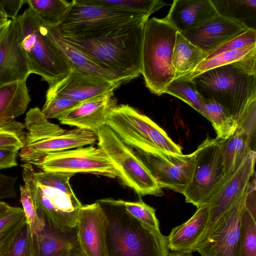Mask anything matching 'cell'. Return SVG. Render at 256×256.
Masks as SVG:
<instances>
[{
  "label": "cell",
  "instance_id": "28",
  "mask_svg": "<svg viewBox=\"0 0 256 256\" xmlns=\"http://www.w3.org/2000/svg\"><path fill=\"white\" fill-rule=\"evenodd\" d=\"M62 232H46L34 234L35 256H68L79 248L78 244L61 234Z\"/></svg>",
  "mask_w": 256,
  "mask_h": 256
},
{
  "label": "cell",
  "instance_id": "8",
  "mask_svg": "<svg viewBox=\"0 0 256 256\" xmlns=\"http://www.w3.org/2000/svg\"><path fill=\"white\" fill-rule=\"evenodd\" d=\"M24 186L28 188L40 216L56 230L66 233L75 228L78 213L82 206L76 196L38 181L34 167L22 165Z\"/></svg>",
  "mask_w": 256,
  "mask_h": 256
},
{
  "label": "cell",
  "instance_id": "9",
  "mask_svg": "<svg viewBox=\"0 0 256 256\" xmlns=\"http://www.w3.org/2000/svg\"><path fill=\"white\" fill-rule=\"evenodd\" d=\"M224 140L208 136L194 153L191 178L182 194L197 208L208 204L225 182L222 155Z\"/></svg>",
  "mask_w": 256,
  "mask_h": 256
},
{
  "label": "cell",
  "instance_id": "13",
  "mask_svg": "<svg viewBox=\"0 0 256 256\" xmlns=\"http://www.w3.org/2000/svg\"><path fill=\"white\" fill-rule=\"evenodd\" d=\"M138 158L161 188L183 194L192 177L194 153L175 154L160 150L137 151Z\"/></svg>",
  "mask_w": 256,
  "mask_h": 256
},
{
  "label": "cell",
  "instance_id": "15",
  "mask_svg": "<svg viewBox=\"0 0 256 256\" xmlns=\"http://www.w3.org/2000/svg\"><path fill=\"white\" fill-rule=\"evenodd\" d=\"M256 156L254 150L247 154L237 170L219 188L208 204L210 208L208 226L197 246L246 191L251 178L254 174Z\"/></svg>",
  "mask_w": 256,
  "mask_h": 256
},
{
  "label": "cell",
  "instance_id": "24",
  "mask_svg": "<svg viewBox=\"0 0 256 256\" xmlns=\"http://www.w3.org/2000/svg\"><path fill=\"white\" fill-rule=\"evenodd\" d=\"M30 98L26 81L0 85V127L24 114Z\"/></svg>",
  "mask_w": 256,
  "mask_h": 256
},
{
  "label": "cell",
  "instance_id": "7",
  "mask_svg": "<svg viewBox=\"0 0 256 256\" xmlns=\"http://www.w3.org/2000/svg\"><path fill=\"white\" fill-rule=\"evenodd\" d=\"M98 145L106 154L122 183L138 196L164 195L148 169L129 146L108 126L96 132Z\"/></svg>",
  "mask_w": 256,
  "mask_h": 256
},
{
  "label": "cell",
  "instance_id": "46",
  "mask_svg": "<svg viewBox=\"0 0 256 256\" xmlns=\"http://www.w3.org/2000/svg\"><path fill=\"white\" fill-rule=\"evenodd\" d=\"M10 22V20H9L8 22L4 24V25L0 26V40L2 37L4 33L6 32V30H7L9 24Z\"/></svg>",
  "mask_w": 256,
  "mask_h": 256
},
{
  "label": "cell",
  "instance_id": "6",
  "mask_svg": "<svg viewBox=\"0 0 256 256\" xmlns=\"http://www.w3.org/2000/svg\"><path fill=\"white\" fill-rule=\"evenodd\" d=\"M106 125L126 145L137 151L147 152L156 150L182 154V147L162 128L128 104L117 105L108 116Z\"/></svg>",
  "mask_w": 256,
  "mask_h": 256
},
{
  "label": "cell",
  "instance_id": "5",
  "mask_svg": "<svg viewBox=\"0 0 256 256\" xmlns=\"http://www.w3.org/2000/svg\"><path fill=\"white\" fill-rule=\"evenodd\" d=\"M177 30L165 18L148 19L144 30L142 72L146 86L160 96L174 80L172 64Z\"/></svg>",
  "mask_w": 256,
  "mask_h": 256
},
{
  "label": "cell",
  "instance_id": "23",
  "mask_svg": "<svg viewBox=\"0 0 256 256\" xmlns=\"http://www.w3.org/2000/svg\"><path fill=\"white\" fill-rule=\"evenodd\" d=\"M210 205L198 208L186 222L174 228L168 236V248L172 252L192 253L201 240L208 226Z\"/></svg>",
  "mask_w": 256,
  "mask_h": 256
},
{
  "label": "cell",
  "instance_id": "10",
  "mask_svg": "<svg viewBox=\"0 0 256 256\" xmlns=\"http://www.w3.org/2000/svg\"><path fill=\"white\" fill-rule=\"evenodd\" d=\"M27 132L19 156L22 161L37 166L48 154L72 150L98 142L96 132L75 128L60 134L51 125L31 123L26 126Z\"/></svg>",
  "mask_w": 256,
  "mask_h": 256
},
{
  "label": "cell",
  "instance_id": "49",
  "mask_svg": "<svg viewBox=\"0 0 256 256\" xmlns=\"http://www.w3.org/2000/svg\"></svg>",
  "mask_w": 256,
  "mask_h": 256
},
{
  "label": "cell",
  "instance_id": "35",
  "mask_svg": "<svg viewBox=\"0 0 256 256\" xmlns=\"http://www.w3.org/2000/svg\"><path fill=\"white\" fill-rule=\"evenodd\" d=\"M256 220L244 204L241 218L237 256H256Z\"/></svg>",
  "mask_w": 256,
  "mask_h": 256
},
{
  "label": "cell",
  "instance_id": "37",
  "mask_svg": "<svg viewBox=\"0 0 256 256\" xmlns=\"http://www.w3.org/2000/svg\"><path fill=\"white\" fill-rule=\"evenodd\" d=\"M20 188L22 209L24 212L26 222L32 233L36 234L44 231L46 222L40 216L28 188L24 185L20 186Z\"/></svg>",
  "mask_w": 256,
  "mask_h": 256
},
{
  "label": "cell",
  "instance_id": "30",
  "mask_svg": "<svg viewBox=\"0 0 256 256\" xmlns=\"http://www.w3.org/2000/svg\"><path fill=\"white\" fill-rule=\"evenodd\" d=\"M26 222L22 208L11 206L0 215V256H5Z\"/></svg>",
  "mask_w": 256,
  "mask_h": 256
},
{
  "label": "cell",
  "instance_id": "2",
  "mask_svg": "<svg viewBox=\"0 0 256 256\" xmlns=\"http://www.w3.org/2000/svg\"><path fill=\"white\" fill-rule=\"evenodd\" d=\"M256 56L192 78L199 93L222 105L239 124L256 105Z\"/></svg>",
  "mask_w": 256,
  "mask_h": 256
},
{
  "label": "cell",
  "instance_id": "21",
  "mask_svg": "<svg viewBox=\"0 0 256 256\" xmlns=\"http://www.w3.org/2000/svg\"><path fill=\"white\" fill-rule=\"evenodd\" d=\"M220 14L211 0H174L166 18L178 32L182 34Z\"/></svg>",
  "mask_w": 256,
  "mask_h": 256
},
{
  "label": "cell",
  "instance_id": "34",
  "mask_svg": "<svg viewBox=\"0 0 256 256\" xmlns=\"http://www.w3.org/2000/svg\"><path fill=\"white\" fill-rule=\"evenodd\" d=\"M98 202L112 206H122L129 214L144 224L160 230L159 222L156 215V209L146 204L140 198L136 202L106 198L99 200Z\"/></svg>",
  "mask_w": 256,
  "mask_h": 256
},
{
  "label": "cell",
  "instance_id": "22",
  "mask_svg": "<svg viewBox=\"0 0 256 256\" xmlns=\"http://www.w3.org/2000/svg\"><path fill=\"white\" fill-rule=\"evenodd\" d=\"M46 26L50 36L65 56L70 64L71 69L86 75L104 78L120 86L138 76L134 74L120 73L102 67L66 42L56 27Z\"/></svg>",
  "mask_w": 256,
  "mask_h": 256
},
{
  "label": "cell",
  "instance_id": "43",
  "mask_svg": "<svg viewBox=\"0 0 256 256\" xmlns=\"http://www.w3.org/2000/svg\"><path fill=\"white\" fill-rule=\"evenodd\" d=\"M18 151L7 148H0V170L16 166Z\"/></svg>",
  "mask_w": 256,
  "mask_h": 256
},
{
  "label": "cell",
  "instance_id": "48",
  "mask_svg": "<svg viewBox=\"0 0 256 256\" xmlns=\"http://www.w3.org/2000/svg\"><path fill=\"white\" fill-rule=\"evenodd\" d=\"M68 256H84L80 252V248L76 251L73 252Z\"/></svg>",
  "mask_w": 256,
  "mask_h": 256
},
{
  "label": "cell",
  "instance_id": "12",
  "mask_svg": "<svg viewBox=\"0 0 256 256\" xmlns=\"http://www.w3.org/2000/svg\"><path fill=\"white\" fill-rule=\"evenodd\" d=\"M36 167L45 172L91 174L112 178L118 176L104 151L93 145L50 153Z\"/></svg>",
  "mask_w": 256,
  "mask_h": 256
},
{
  "label": "cell",
  "instance_id": "4",
  "mask_svg": "<svg viewBox=\"0 0 256 256\" xmlns=\"http://www.w3.org/2000/svg\"><path fill=\"white\" fill-rule=\"evenodd\" d=\"M21 44L32 73L51 84L65 76L71 66L50 35L47 26L28 8L18 16Z\"/></svg>",
  "mask_w": 256,
  "mask_h": 256
},
{
  "label": "cell",
  "instance_id": "26",
  "mask_svg": "<svg viewBox=\"0 0 256 256\" xmlns=\"http://www.w3.org/2000/svg\"><path fill=\"white\" fill-rule=\"evenodd\" d=\"M181 34L177 32L173 51L172 64L176 78L188 74L208 56Z\"/></svg>",
  "mask_w": 256,
  "mask_h": 256
},
{
  "label": "cell",
  "instance_id": "33",
  "mask_svg": "<svg viewBox=\"0 0 256 256\" xmlns=\"http://www.w3.org/2000/svg\"><path fill=\"white\" fill-rule=\"evenodd\" d=\"M164 93L178 98L200 113L204 98L199 93L192 79L184 76L174 79L168 86Z\"/></svg>",
  "mask_w": 256,
  "mask_h": 256
},
{
  "label": "cell",
  "instance_id": "11",
  "mask_svg": "<svg viewBox=\"0 0 256 256\" xmlns=\"http://www.w3.org/2000/svg\"><path fill=\"white\" fill-rule=\"evenodd\" d=\"M148 16L73 0L68 15L56 27L62 34L83 36L140 20Z\"/></svg>",
  "mask_w": 256,
  "mask_h": 256
},
{
  "label": "cell",
  "instance_id": "40",
  "mask_svg": "<svg viewBox=\"0 0 256 256\" xmlns=\"http://www.w3.org/2000/svg\"><path fill=\"white\" fill-rule=\"evenodd\" d=\"M254 44H256V30L255 28H250L209 54L205 60H208L226 52Z\"/></svg>",
  "mask_w": 256,
  "mask_h": 256
},
{
  "label": "cell",
  "instance_id": "1",
  "mask_svg": "<svg viewBox=\"0 0 256 256\" xmlns=\"http://www.w3.org/2000/svg\"><path fill=\"white\" fill-rule=\"evenodd\" d=\"M148 20L146 18L87 36L60 34L66 42L102 67L139 76L144 34Z\"/></svg>",
  "mask_w": 256,
  "mask_h": 256
},
{
  "label": "cell",
  "instance_id": "44",
  "mask_svg": "<svg viewBox=\"0 0 256 256\" xmlns=\"http://www.w3.org/2000/svg\"><path fill=\"white\" fill-rule=\"evenodd\" d=\"M168 256H192V255L191 252H170Z\"/></svg>",
  "mask_w": 256,
  "mask_h": 256
},
{
  "label": "cell",
  "instance_id": "29",
  "mask_svg": "<svg viewBox=\"0 0 256 256\" xmlns=\"http://www.w3.org/2000/svg\"><path fill=\"white\" fill-rule=\"evenodd\" d=\"M28 8L46 25L58 27L68 15L73 0H26Z\"/></svg>",
  "mask_w": 256,
  "mask_h": 256
},
{
  "label": "cell",
  "instance_id": "41",
  "mask_svg": "<svg viewBox=\"0 0 256 256\" xmlns=\"http://www.w3.org/2000/svg\"><path fill=\"white\" fill-rule=\"evenodd\" d=\"M16 180V177L0 173V201L2 199L16 197L15 186Z\"/></svg>",
  "mask_w": 256,
  "mask_h": 256
},
{
  "label": "cell",
  "instance_id": "17",
  "mask_svg": "<svg viewBox=\"0 0 256 256\" xmlns=\"http://www.w3.org/2000/svg\"><path fill=\"white\" fill-rule=\"evenodd\" d=\"M46 96H56L82 102L114 93L120 86L98 77L71 69L64 78L48 85Z\"/></svg>",
  "mask_w": 256,
  "mask_h": 256
},
{
  "label": "cell",
  "instance_id": "3",
  "mask_svg": "<svg viewBox=\"0 0 256 256\" xmlns=\"http://www.w3.org/2000/svg\"><path fill=\"white\" fill-rule=\"evenodd\" d=\"M116 206V212L103 208L107 216V256H168L167 236Z\"/></svg>",
  "mask_w": 256,
  "mask_h": 256
},
{
  "label": "cell",
  "instance_id": "36",
  "mask_svg": "<svg viewBox=\"0 0 256 256\" xmlns=\"http://www.w3.org/2000/svg\"><path fill=\"white\" fill-rule=\"evenodd\" d=\"M24 124L14 120L0 127V148L18 151L24 146L26 132Z\"/></svg>",
  "mask_w": 256,
  "mask_h": 256
},
{
  "label": "cell",
  "instance_id": "25",
  "mask_svg": "<svg viewBox=\"0 0 256 256\" xmlns=\"http://www.w3.org/2000/svg\"><path fill=\"white\" fill-rule=\"evenodd\" d=\"M250 134L248 130L238 126L234 134L224 142L225 182L235 173L247 154L252 150L250 146Z\"/></svg>",
  "mask_w": 256,
  "mask_h": 256
},
{
  "label": "cell",
  "instance_id": "31",
  "mask_svg": "<svg viewBox=\"0 0 256 256\" xmlns=\"http://www.w3.org/2000/svg\"><path fill=\"white\" fill-rule=\"evenodd\" d=\"M254 56H256V44L226 52L208 60H204L192 72L182 76L192 79L208 70L240 62Z\"/></svg>",
  "mask_w": 256,
  "mask_h": 256
},
{
  "label": "cell",
  "instance_id": "18",
  "mask_svg": "<svg viewBox=\"0 0 256 256\" xmlns=\"http://www.w3.org/2000/svg\"><path fill=\"white\" fill-rule=\"evenodd\" d=\"M10 20L8 27L0 40V85L26 81L32 74L21 44L17 19Z\"/></svg>",
  "mask_w": 256,
  "mask_h": 256
},
{
  "label": "cell",
  "instance_id": "16",
  "mask_svg": "<svg viewBox=\"0 0 256 256\" xmlns=\"http://www.w3.org/2000/svg\"><path fill=\"white\" fill-rule=\"evenodd\" d=\"M106 226L107 216L98 202L81 207L75 228L76 240L84 256H107Z\"/></svg>",
  "mask_w": 256,
  "mask_h": 256
},
{
  "label": "cell",
  "instance_id": "42",
  "mask_svg": "<svg viewBox=\"0 0 256 256\" xmlns=\"http://www.w3.org/2000/svg\"><path fill=\"white\" fill-rule=\"evenodd\" d=\"M26 0H0V10L10 20L16 18Z\"/></svg>",
  "mask_w": 256,
  "mask_h": 256
},
{
  "label": "cell",
  "instance_id": "47",
  "mask_svg": "<svg viewBox=\"0 0 256 256\" xmlns=\"http://www.w3.org/2000/svg\"><path fill=\"white\" fill-rule=\"evenodd\" d=\"M9 19L0 10V26L7 23Z\"/></svg>",
  "mask_w": 256,
  "mask_h": 256
},
{
  "label": "cell",
  "instance_id": "45",
  "mask_svg": "<svg viewBox=\"0 0 256 256\" xmlns=\"http://www.w3.org/2000/svg\"><path fill=\"white\" fill-rule=\"evenodd\" d=\"M10 206L7 203L0 201V215L8 210Z\"/></svg>",
  "mask_w": 256,
  "mask_h": 256
},
{
  "label": "cell",
  "instance_id": "20",
  "mask_svg": "<svg viewBox=\"0 0 256 256\" xmlns=\"http://www.w3.org/2000/svg\"><path fill=\"white\" fill-rule=\"evenodd\" d=\"M117 105L114 94H108L81 102L58 120L62 124L96 133Z\"/></svg>",
  "mask_w": 256,
  "mask_h": 256
},
{
  "label": "cell",
  "instance_id": "32",
  "mask_svg": "<svg viewBox=\"0 0 256 256\" xmlns=\"http://www.w3.org/2000/svg\"><path fill=\"white\" fill-rule=\"evenodd\" d=\"M84 2L149 17L166 4L160 0H84Z\"/></svg>",
  "mask_w": 256,
  "mask_h": 256
},
{
  "label": "cell",
  "instance_id": "38",
  "mask_svg": "<svg viewBox=\"0 0 256 256\" xmlns=\"http://www.w3.org/2000/svg\"><path fill=\"white\" fill-rule=\"evenodd\" d=\"M34 234L26 222L5 256H35Z\"/></svg>",
  "mask_w": 256,
  "mask_h": 256
},
{
  "label": "cell",
  "instance_id": "19",
  "mask_svg": "<svg viewBox=\"0 0 256 256\" xmlns=\"http://www.w3.org/2000/svg\"><path fill=\"white\" fill-rule=\"evenodd\" d=\"M248 28L238 20L220 14L204 24L182 35L208 55Z\"/></svg>",
  "mask_w": 256,
  "mask_h": 256
},
{
  "label": "cell",
  "instance_id": "39",
  "mask_svg": "<svg viewBox=\"0 0 256 256\" xmlns=\"http://www.w3.org/2000/svg\"><path fill=\"white\" fill-rule=\"evenodd\" d=\"M80 103L63 98L46 96V102L41 110L47 119H58Z\"/></svg>",
  "mask_w": 256,
  "mask_h": 256
},
{
  "label": "cell",
  "instance_id": "27",
  "mask_svg": "<svg viewBox=\"0 0 256 256\" xmlns=\"http://www.w3.org/2000/svg\"><path fill=\"white\" fill-rule=\"evenodd\" d=\"M200 114L211 122L216 133V138L224 141L234 134L238 126L228 110L212 99L204 98Z\"/></svg>",
  "mask_w": 256,
  "mask_h": 256
},
{
  "label": "cell",
  "instance_id": "14",
  "mask_svg": "<svg viewBox=\"0 0 256 256\" xmlns=\"http://www.w3.org/2000/svg\"><path fill=\"white\" fill-rule=\"evenodd\" d=\"M248 186L197 246L196 251L201 256H237L241 218Z\"/></svg>",
  "mask_w": 256,
  "mask_h": 256
}]
</instances>
